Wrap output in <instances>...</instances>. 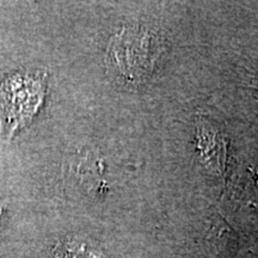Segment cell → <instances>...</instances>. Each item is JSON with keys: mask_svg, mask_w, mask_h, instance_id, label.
Instances as JSON below:
<instances>
[{"mask_svg": "<svg viewBox=\"0 0 258 258\" xmlns=\"http://www.w3.org/2000/svg\"><path fill=\"white\" fill-rule=\"evenodd\" d=\"M46 95V80L38 72H16L0 84V135L11 140L37 114Z\"/></svg>", "mask_w": 258, "mask_h": 258, "instance_id": "obj_1", "label": "cell"}, {"mask_svg": "<svg viewBox=\"0 0 258 258\" xmlns=\"http://www.w3.org/2000/svg\"><path fill=\"white\" fill-rule=\"evenodd\" d=\"M5 206L0 205V230H2V226H3V222H4V218H5Z\"/></svg>", "mask_w": 258, "mask_h": 258, "instance_id": "obj_2", "label": "cell"}]
</instances>
